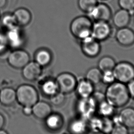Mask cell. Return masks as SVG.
Listing matches in <instances>:
<instances>
[{
	"label": "cell",
	"instance_id": "obj_46",
	"mask_svg": "<svg viewBox=\"0 0 134 134\" xmlns=\"http://www.w3.org/2000/svg\"><path fill=\"white\" fill-rule=\"evenodd\" d=\"M101 1H105V0H101Z\"/></svg>",
	"mask_w": 134,
	"mask_h": 134
},
{
	"label": "cell",
	"instance_id": "obj_4",
	"mask_svg": "<svg viewBox=\"0 0 134 134\" xmlns=\"http://www.w3.org/2000/svg\"><path fill=\"white\" fill-rule=\"evenodd\" d=\"M116 81L127 84L134 79V66L126 61L116 63L113 70Z\"/></svg>",
	"mask_w": 134,
	"mask_h": 134
},
{
	"label": "cell",
	"instance_id": "obj_20",
	"mask_svg": "<svg viewBox=\"0 0 134 134\" xmlns=\"http://www.w3.org/2000/svg\"><path fill=\"white\" fill-rule=\"evenodd\" d=\"M16 100V91L13 88L5 87L0 90V103L2 104L10 106Z\"/></svg>",
	"mask_w": 134,
	"mask_h": 134
},
{
	"label": "cell",
	"instance_id": "obj_30",
	"mask_svg": "<svg viewBox=\"0 0 134 134\" xmlns=\"http://www.w3.org/2000/svg\"><path fill=\"white\" fill-rule=\"evenodd\" d=\"M102 122L101 131L105 134H110L114 126L111 118L102 117Z\"/></svg>",
	"mask_w": 134,
	"mask_h": 134
},
{
	"label": "cell",
	"instance_id": "obj_12",
	"mask_svg": "<svg viewBox=\"0 0 134 134\" xmlns=\"http://www.w3.org/2000/svg\"><path fill=\"white\" fill-rule=\"evenodd\" d=\"M115 37L117 42L121 46L129 47L134 44V31L128 26L118 29Z\"/></svg>",
	"mask_w": 134,
	"mask_h": 134
},
{
	"label": "cell",
	"instance_id": "obj_22",
	"mask_svg": "<svg viewBox=\"0 0 134 134\" xmlns=\"http://www.w3.org/2000/svg\"><path fill=\"white\" fill-rule=\"evenodd\" d=\"M45 125L49 130L56 131L61 128L63 125V118L59 114L52 113L45 119Z\"/></svg>",
	"mask_w": 134,
	"mask_h": 134
},
{
	"label": "cell",
	"instance_id": "obj_41",
	"mask_svg": "<svg viewBox=\"0 0 134 134\" xmlns=\"http://www.w3.org/2000/svg\"><path fill=\"white\" fill-rule=\"evenodd\" d=\"M88 134H105L100 131H89L88 132Z\"/></svg>",
	"mask_w": 134,
	"mask_h": 134
},
{
	"label": "cell",
	"instance_id": "obj_24",
	"mask_svg": "<svg viewBox=\"0 0 134 134\" xmlns=\"http://www.w3.org/2000/svg\"><path fill=\"white\" fill-rule=\"evenodd\" d=\"M115 108L107 100H103L97 106V113L102 117H110L115 114Z\"/></svg>",
	"mask_w": 134,
	"mask_h": 134
},
{
	"label": "cell",
	"instance_id": "obj_34",
	"mask_svg": "<svg viewBox=\"0 0 134 134\" xmlns=\"http://www.w3.org/2000/svg\"><path fill=\"white\" fill-rule=\"evenodd\" d=\"M128 129L123 125H115L110 134H129Z\"/></svg>",
	"mask_w": 134,
	"mask_h": 134
},
{
	"label": "cell",
	"instance_id": "obj_40",
	"mask_svg": "<svg viewBox=\"0 0 134 134\" xmlns=\"http://www.w3.org/2000/svg\"><path fill=\"white\" fill-rule=\"evenodd\" d=\"M8 0H0V9H2L6 7Z\"/></svg>",
	"mask_w": 134,
	"mask_h": 134
},
{
	"label": "cell",
	"instance_id": "obj_1",
	"mask_svg": "<svg viewBox=\"0 0 134 134\" xmlns=\"http://www.w3.org/2000/svg\"><path fill=\"white\" fill-rule=\"evenodd\" d=\"M105 95L106 100L116 108L125 106L130 99L126 85L117 81L108 86Z\"/></svg>",
	"mask_w": 134,
	"mask_h": 134
},
{
	"label": "cell",
	"instance_id": "obj_27",
	"mask_svg": "<svg viewBox=\"0 0 134 134\" xmlns=\"http://www.w3.org/2000/svg\"><path fill=\"white\" fill-rule=\"evenodd\" d=\"M0 22L2 26L6 30H10L18 26L14 17L13 13H7L1 17Z\"/></svg>",
	"mask_w": 134,
	"mask_h": 134
},
{
	"label": "cell",
	"instance_id": "obj_33",
	"mask_svg": "<svg viewBox=\"0 0 134 134\" xmlns=\"http://www.w3.org/2000/svg\"><path fill=\"white\" fill-rule=\"evenodd\" d=\"M50 98L51 102L52 104L56 106H59L65 102V94L59 91L53 96L50 97Z\"/></svg>",
	"mask_w": 134,
	"mask_h": 134
},
{
	"label": "cell",
	"instance_id": "obj_16",
	"mask_svg": "<svg viewBox=\"0 0 134 134\" xmlns=\"http://www.w3.org/2000/svg\"><path fill=\"white\" fill-rule=\"evenodd\" d=\"M32 114L36 118L41 120H45L52 113L50 104L44 101L38 100L32 106Z\"/></svg>",
	"mask_w": 134,
	"mask_h": 134
},
{
	"label": "cell",
	"instance_id": "obj_35",
	"mask_svg": "<svg viewBox=\"0 0 134 134\" xmlns=\"http://www.w3.org/2000/svg\"><path fill=\"white\" fill-rule=\"evenodd\" d=\"M9 47L5 34L0 32V54L3 53Z\"/></svg>",
	"mask_w": 134,
	"mask_h": 134
},
{
	"label": "cell",
	"instance_id": "obj_9",
	"mask_svg": "<svg viewBox=\"0 0 134 134\" xmlns=\"http://www.w3.org/2000/svg\"><path fill=\"white\" fill-rule=\"evenodd\" d=\"M80 41V48L85 56L88 58H96L100 53L102 49L100 42L91 36Z\"/></svg>",
	"mask_w": 134,
	"mask_h": 134
},
{
	"label": "cell",
	"instance_id": "obj_42",
	"mask_svg": "<svg viewBox=\"0 0 134 134\" xmlns=\"http://www.w3.org/2000/svg\"><path fill=\"white\" fill-rule=\"evenodd\" d=\"M0 134H8L7 131L3 129L0 130Z\"/></svg>",
	"mask_w": 134,
	"mask_h": 134
},
{
	"label": "cell",
	"instance_id": "obj_11",
	"mask_svg": "<svg viewBox=\"0 0 134 134\" xmlns=\"http://www.w3.org/2000/svg\"><path fill=\"white\" fill-rule=\"evenodd\" d=\"M42 73V67L35 61H30L22 69L23 77L25 80L31 82L37 80Z\"/></svg>",
	"mask_w": 134,
	"mask_h": 134
},
{
	"label": "cell",
	"instance_id": "obj_2",
	"mask_svg": "<svg viewBox=\"0 0 134 134\" xmlns=\"http://www.w3.org/2000/svg\"><path fill=\"white\" fill-rule=\"evenodd\" d=\"M93 22L87 16H79L71 21L69 30L73 36L81 41L91 36Z\"/></svg>",
	"mask_w": 134,
	"mask_h": 134
},
{
	"label": "cell",
	"instance_id": "obj_21",
	"mask_svg": "<svg viewBox=\"0 0 134 134\" xmlns=\"http://www.w3.org/2000/svg\"><path fill=\"white\" fill-rule=\"evenodd\" d=\"M122 125L129 129H134V108L131 107H125L119 113Z\"/></svg>",
	"mask_w": 134,
	"mask_h": 134
},
{
	"label": "cell",
	"instance_id": "obj_43",
	"mask_svg": "<svg viewBox=\"0 0 134 134\" xmlns=\"http://www.w3.org/2000/svg\"><path fill=\"white\" fill-rule=\"evenodd\" d=\"M133 20H134V13L133 14Z\"/></svg>",
	"mask_w": 134,
	"mask_h": 134
},
{
	"label": "cell",
	"instance_id": "obj_23",
	"mask_svg": "<svg viewBox=\"0 0 134 134\" xmlns=\"http://www.w3.org/2000/svg\"><path fill=\"white\" fill-rule=\"evenodd\" d=\"M42 93L50 98L59 92L58 85L55 80L48 79L45 80L41 86Z\"/></svg>",
	"mask_w": 134,
	"mask_h": 134
},
{
	"label": "cell",
	"instance_id": "obj_18",
	"mask_svg": "<svg viewBox=\"0 0 134 134\" xmlns=\"http://www.w3.org/2000/svg\"><path fill=\"white\" fill-rule=\"evenodd\" d=\"M69 130L71 134H86L89 130L87 121L79 117L73 119L69 123Z\"/></svg>",
	"mask_w": 134,
	"mask_h": 134
},
{
	"label": "cell",
	"instance_id": "obj_31",
	"mask_svg": "<svg viewBox=\"0 0 134 134\" xmlns=\"http://www.w3.org/2000/svg\"><path fill=\"white\" fill-rule=\"evenodd\" d=\"M115 81H116L115 78L113 70H107L102 72L101 82L108 86Z\"/></svg>",
	"mask_w": 134,
	"mask_h": 134
},
{
	"label": "cell",
	"instance_id": "obj_15",
	"mask_svg": "<svg viewBox=\"0 0 134 134\" xmlns=\"http://www.w3.org/2000/svg\"><path fill=\"white\" fill-rule=\"evenodd\" d=\"M112 22L117 29L127 27L131 20V14L129 12L120 8L112 15Z\"/></svg>",
	"mask_w": 134,
	"mask_h": 134
},
{
	"label": "cell",
	"instance_id": "obj_44",
	"mask_svg": "<svg viewBox=\"0 0 134 134\" xmlns=\"http://www.w3.org/2000/svg\"><path fill=\"white\" fill-rule=\"evenodd\" d=\"M129 134H134V133H129Z\"/></svg>",
	"mask_w": 134,
	"mask_h": 134
},
{
	"label": "cell",
	"instance_id": "obj_6",
	"mask_svg": "<svg viewBox=\"0 0 134 134\" xmlns=\"http://www.w3.org/2000/svg\"><path fill=\"white\" fill-rule=\"evenodd\" d=\"M55 80L59 91L64 94H68L75 91L78 79L71 73L63 72L58 75Z\"/></svg>",
	"mask_w": 134,
	"mask_h": 134
},
{
	"label": "cell",
	"instance_id": "obj_5",
	"mask_svg": "<svg viewBox=\"0 0 134 134\" xmlns=\"http://www.w3.org/2000/svg\"><path fill=\"white\" fill-rule=\"evenodd\" d=\"M97 106L92 97L79 98L77 102L76 109L79 117L87 121L97 113Z\"/></svg>",
	"mask_w": 134,
	"mask_h": 134
},
{
	"label": "cell",
	"instance_id": "obj_17",
	"mask_svg": "<svg viewBox=\"0 0 134 134\" xmlns=\"http://www.w3.org/2000/svg\"><path fill=\"white\" fill-rule=\"evenodd\" d=\"M52 60V55L50 51L46 48L38 49L34 54V61L41 67L48 66Z\"/></svg>",
	"mask_w": 134,
	"mask_h": 134
},
{
	"label": "cell",
	"instance_id": "obj_13",
	"mask_svg": "<svg viewBox=\"0 0 134 134\" xmlns=\"http://www.w3.org/2000/svg\"><path fill=\"white\" fill-rule=\"evenodd\" d=\"M19 27L16 26L10 30H6L5 33L9 47L14 49L20 48L19 47L23 43V38Z\"/></svg>",
	"mask_w": 134,
	"mask_h": 134
},
{
	"label": "cell",
	"instance_id": "obj_25",
	"mask_svg": "<svg viewBox=\"0 0 134 134\" xmlns=\"http://www.w3.org/2000/svg\"><path fill=\"white\" fill-rule=\"evenodd\" d=\"M102 72L98 67H93L86 71L85 78L94 86L102 82Z\"/></svg>",
	"mask_w": 134,
	"mask_h": 134
},
{
	"label": "cell",
	"instance_id": "obj_36",
	"mask_svg": "<svg viewBox=\"0 0 134 134\" xmlns=\"http://www.w3.org/2000/svg\"><path fill=\"white\" fill-rule=\"evenodd\" d=\"M91 97L94 99L97 104L102 102L103 100H106L105 93H103L101 91H94L92 95L91 96Z\"/></svg>",
	"mask_w": 134,
	"mask_h": 134
},
{
	"label": "cell",
	"instance_id": "obj_45",
	"mask_svg": "<svg viewBox=\"0 0 134 134\" xmlns=\"http://www.w3.org/2000/svg\"><path fill=\"white\" fill-rule=\"evenodd\" d=\"M1 14H0V19H1Z\"/></svg>",
	"mask_w": 134,
	"mask_h": 134
},
{
	"label": "cell",
	"instance_id": "obj_10",
	"mask_svg": "<svg viewBox=\"0 0 134 134\" xmlns=\"http://www.w3.org/2000/svg\"><path fill=\"white\" fill-rule=\"evenodd\" d=\"M87 14V16L94 22L97 21L109 22L113 15L110 7L104 3H98Z\"/></svg>",
	"mask_w": 134,
	"mask_h": 134
},
{
	"label": "cell",
	"instance_id": "obj_28",
	"mask_svg": "<svg viewBox=\"0 0 134 134\" xmlns=\"http://www.w3.org/2000/svg\"><path fill=\"white\" fill-rule=\"evenodd\" d=\"M88 129L90 131H100L102 128V117L94 115L87 120Z\"/></svg>",
	"mask_w": 134,
	"mask_h": 134
},
{
	"label": "cell",
	"instance_id": "obj_38",
	"mask_svg": "<svg viewBox=\"0 0 134 134\" xmlns=\"http://www.w3.org/2000/svg\"><path fill=\"white\" fill-rule=\"evenodd\" d=\"M23 113L24 115L27 116L31 115L33 114L32 107L24 106L23 107L22 110Z\"/></svg>",
	"mask_w": 134,
	"mask_h": 134
},
{
	"label": "cell",
	"instance_id": "obj_39",
	"mask_svg": "<svg viewBox=\"0 0 134 134\" xmlns=\"http://www.w3.org/2000/svg\"><path fill=\"white\" fill-rule=\"evenodd\" d=\"M5 123L4 117L2 114H0V130L2 129Z\"/></svg>",
	"mask_w": 134,
	"mask_h": 134
},
{
	"label": "cell",
	"instance_id": "obj_14",
	"mask_svg": "<svg viewBox=\"0 0 134 134\" xmlns=\"http://www.w3.org/2000/svg\"><path fill=\"white\" fill-rule=\"evenodd\" d=\"M94 86L84 77L78 80L75 91L79 98H87L91 97L95 91Z\"/></svg>",
	"mask_w": 134,
	"mask_h": 134
},
{
	"label": "cell",
	"instance_id": "obj_32",
	"mask_svg": "<svg viewBox=\"0 0 134 134\" xmlns=\"http://www.w3.org/2000/svg\"><path fill=\"white\" fill-rule=\"evenodd\" d=\"M118 4L121 9L130 12L131 14L134 13V0H118Z\"/></svg>",
	"mask_w": 134,
	"mask_h": 134
},
{
	"label": "cell",
	"instance_id": "obj_26",
	"mask_svg": "<svg viewBox=\"0 0 134 134\" xmlns=\"http://www.w3.org/2000/svg\"><path fill=\"white\" fill-rule=\"evenodd\" d=\"M116 63L114 58L110 56H104L99 60L97 67L102 72L113 70Z\"/></svg>",
	"mask_w": 134,
	"mask_h": 134
},
{
	"label": "cell",
	"instance_id": "obj_37",
	"mask_svg": "<svg viewBox=\"0 0 134 134\" xmlns=\"http://www.w3.org/2000/svg\"><path fill=\"white\" fill-rule=\"evenodd\" d=\"M126 85L130 98L134 100V79L131 80Z\"/></svg>",
	"mask_w": 134,
	"mask_h": 134
},
{
	"label": "cell",
	"instance_id": "obj_29",
	"mask_svg": "<svg viewBox=\"0 0 134 134\" xmlns=\"http://www.w3.org/2000/svg\"><path fill=\"white\" fill-rule=\"evenodd\" d=\"M98 0H78L77 4L81 11L87 14L98 3Z\"/></svg>",
	"mask_w": 134,
	"mask_h": 134
},
{
	"label": "cell",
	"instance_id": "obj_7",
	"mask_svg": "<svg viewBox=\"0 0 134 134\" xmlns=\"http://www.w3.org/2000/svg\"><path fill=\"white\" fill-rule=\"evenodd\" d=\"M113 33V28L109 22L97 21L93 22L91 36L97 41L101 42L108 39Z\"/></svg>",
	"mask_w": 134,
	"mask_h": 134
},
{
	"label": "cell",
	"instance_id": "obj_19",
	"mask_svg": "<svg viewBox=\"0 0 134 134\" xmlns=\"http://www.w3.org/2000/svg\"><path fill=\"white\" fill-rule=\"evenodd\" d=\"M13 14L18 25L19 27L26 26L31 21V13L25 8H19L15 10Z\"/></svg>",
	"mask_w": 134,
	"mask_h": 134
},
{
	"label": "cell",
	"instance_id": "obj_3",
	"mask_svg": "<svg viewBox=\"0 0 134 134\" xmlns=\"http://www.w3.org/2000/svg\"><path fill=\"white\" fill-rule=\"evenodd\" d=\"M17 100L23 107H32L39 100V94L33 86L23 84L16 90Z\"/></svg>",
	"mask_w": 134,
	"mask_h": 134
},
{
	"label": "cell",
	"instance_id": "obj_8",
	"mask_svg": "<svg viewBox=\"0 0 134 134\" xmlns=\"http://www.w3.org/2000/svg\"><path fill=\"white\" fill-rule=\"evenodd\" d=\"M30 60V54L26 51L20 48L14 49L7 58L8 64L15 69H22Z\"/></svg>",
	"mask_w": 134,
	"mask_h": 134
}]
</instances>
